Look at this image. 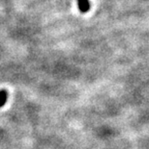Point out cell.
<instances>
[{
    "label": "cell",
    "mask_w": 149,
    "mask_h": 149,
    "mask_svg": "<svg viewBox=\"0 0 149 149\" xmlns=\"http://www.w3.org/2000/svg\"><path fill=\"white\" fill-rule=\"evenodd\" d=\"M78 6L81 13H86L90 9L89 0H78Z\"/></svg>",
    "instance_id": "6da1fadb"
},
{
    "label": "cell",
    "mask_w": 149,
    "mask_h": 149,
    "mask_svg": "<svg viewBox=\"0 0 149 149\" xmlns=\"http://www.w3.org/2000/svg\"><path fill=\"white\" fill-rule=\"evenodd\" d=\"M8 98V93L6 91H0V108L5 105Z\"/></svg>",
    "instance_id": "7a4b0ae2"
}]
</instances>
